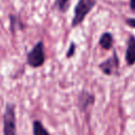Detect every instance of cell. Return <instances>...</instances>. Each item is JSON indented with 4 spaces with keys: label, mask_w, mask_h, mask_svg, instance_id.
<instances>
[{
    "label": "cell",
    "mask_w": 135,
    "mask_h": 135,
    "mask_svg": "<svg viewBox=\"0 0 135 135\" xmlns=\"http://www.w3.org/2000/svg\"><path fill=\"white\" fill-rule=\"evenodd\" d=\"M98 68L101 70V72L104 75L110 76V75L116 74L118 72V69H119V59H118L117 54L114 52L111 57H109L104 61L100 62Z\"/></svg>",
    "instance_id": "cell-4"
},
{
    "label": "cell",
    "mask_w": 135,
    "mask_h": 135,
    "mask_svg": "<svg viewBox=\"0 0 135 135\" xmlns=\"http://www.w3.org/2000/svg\"><path fill=\"white\" fill-rule=\"evenodd\" d=\"M124 59L128 65L135 64V37L133 35H130L128 38Z\"/></svg>",
    "instance_id": "cell-5"
},
{
    "label": "cell",
    "mask_w": 135,
    "mask_h": 135,
    "mask_svg": "<svg viewBox=\"0 0 135 135\" xmlns=\"http://www.w3.org/2000/svg\"><path fill=\"white\" fill-rule=\"evenodd\" d=\"M75 52H76V45H75V43L71 42V44H70V46H69V49H68V51H66L65 57H66V58H72V57L75 55Z\"/></svg>",
    "instance_id": "cell-10"
},
{
    "label": "cell",
    "mask_w": 135,
    "mask_h": 135,
    "mask_svg": "<svg viewBox=\"0 0 135 135\" xmlns=\"http://www.w3.org/2000/svg\"><path fill=\"white\" fill-rule=\"evenodd\" d=\"M94 95L83 91L80 95H79V99H78V104H79V108L82 110V111H85L89 107H91L93 103H94Z\"/></svg>",
    "instance_id": "cell-6"
},
{
    "label": "cell",
    "mask_w": 135,
    "mask_h": 135,
    "mask_svg": "<svg viewBox=\"0 0 135 135\" xmlns=\"http://www.w3.org/2000/svg\"><path fill=\"white\" fill-rule=\"evenodd\" d=\"M130 8L135 12V0H130Z\"/></svg>",
    "instance_id": "cell-12"
},
{
    "label": "cell",
    "mask_w": 135,
    "mask_h": 135,
    "mask_svg": "<svg viewBox=\"0 0 135 135\" xmlns=\"http://www.w3.org/2000/svg\"><path fill=\"white\" fill-rule=\"evenodd\" d=\"M33 135H51L42 122L38 119L33 121Z\"/></svg>",
    "instance_id": "cell-8"
},
{
    "label": "cell",
    "mask_w": 135,
    "mask_h": 135,
    "mask_svg": "<svg viewBox=\"0 0 135 135\" xmlns=\"http://www.w3.org/2000/svg\"><path fill=\"white\" fill-rule=\"evenodd\" d=\"M3 120V135H17V119L16 107L14 103L7 102L2 116Z\"/></svg>",
    "instance_id": "cell-2"
},
{
    "label": "cell",
    "mask_w": 135,
    "mask_h": 135,
    "mask_svg": "<svg viewBox=\"0 0 135 135\" xmlns=\"http://www.w3.org/2000/svg\"><path fill=\"white\" fill-rule=\"evenodd\" d=\"M96 2H97V0H78L76 6L74 8L71 26L76 27V26L80 25L84 21L86 16L90 14V12L93 9Z\"/></svg>",
    "instance_id": "cell-1"
},
{
    "label": "cell",
    "mask_w": 135,
    "mask_h": 135,
    "mask_svg": "<svg viewBox=\"0 0 135 135\" xmlns=\"http://www.w3.org/2000/svg\"><path fill=\"white\" fill-rule=\"evenodd\" d=\"M126 24L129 25L132 28H135V18H127L126 19Z\"/></svg>",
    "instance_id": "cell-11"
},
{
    "label": "cell",
    "mask_w": 135,
    "mask_h": 135,
    "mask_svg": "<svg viewBox=\"0 0 135 135\" xmlns=\"http://www.w3.org/2000/svg\"><path fill=\"white\" fill-rule=\"evenodd\" d=\"M45 62V51H44V43L42 40L38 41L33 49L26 55V63L31 68L37 69L44 64Z\"/></svg>",
    "instance_id": "cell-3"
},
{
    "label": "cell",
    "mask_w": 135,
    "mask_h": 135,
    "mask_svg": "<svg viewBox=\"0 0 135 135\" xmlns=\"http://www.w3.org/2000/svg\"><path fill=\"white\" fill-rule=\"evenodd\" d=\"M70 1L71 0H55V6L61 13H65L70 6Z\"/></svg>",
    "instance_id": "cell-9"
},
{
    "label": "cell",
    "mask_w": 135,
    "mask_h": 135,
    "mask_svg": "<svg viewBox=\"0 0 135 135\" xmlns=\"http://www.w3.org/2000/svg\"><path fill=\"white\" fill-rule=\"evenodd\" d=\"M99 45L105 50V51H110L113 47V43H114V38L113 35L109 32H105L103 34H101L100 38H99Z\"/></svg>",
    "instance_id": "cell-7"
}]
</instances>
